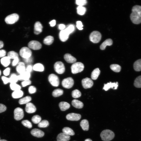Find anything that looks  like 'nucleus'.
<instances>
[{"instance_id": "obj_1", "label": "nucleus", "mask_w": 141, "mask_h": 141, "mask_svg": "<svg viewBox=\"0 0 141 141\" xmlns=\"http://www.w3.org/2000/svg\"><path fill=\"white\" fill-rule=\"evenodd\" d=\"M130 19L134 24H138L141 23V6L136 5L132 7Z\"/></svg>"}, {"instance_id": "obj_2", "label": "nucleus", "mask_w": 141, "mask_h": 141, "mask_svg": "<svg viewBox=\"0 0 141 141\" xmlns=\"http://www.w3.org/2000/svg\"><path fill=\"white\" fill-rule=\"evenodd\" d=\"M115 136L114 132L108 129L103 130L101 133L100 136L104 141H109L113 139Z\"/></svg>"}, {"instance_id": "obj_3", "label": "nucleus", "mask_w": 141, "mask_h": 141, "mask_svg": "<svg viewBox=\"0 0 141 141\" xmlns=\"http://www.w3.org/2000/svg\"><path fill=\"white\" fill-rule=\"evenodd\" d=\"M84 68V65L82 63L75 62L71 66V72L73 74H75L82 72Z\"/></svg>"}, {"instance_id": "obj_4", "label": "nucleus", "mask_w": 141, "mask_h": 141, "mask_svg": "<svg viewBox=\"0 0 141 141\" xmlns=\"http://www.w3.org/2000/svg\"><path fill=\"white\" fill-rule=\"evenodd\" d=\"M102 36L98 31H94L92 32L89 36L90 40L93 43H97L101 40Z\"/></svg>"}, {"instance_id": "obj_5", "label": "nucleus", "mask_w": 141, "mask_h": 141, "mask_svg": "<svg viewBox=\"0 0 141 141\" xmlns=\"http://www.w3.org/2000/svg\"><path fill=\"white\" fill-rule=\"evenodd\" d=\"M19 18V16L17 14L13 13L6 16L5 19V21L7 24H12L17 21Z\"/></svg>"}, {"instance_id": "obj_6", "label": "nucleus", "mask_w": 141, "mask_h": 141, "mask_svg": "<svg viewBox=\"0 0 141 141\" xmlns=\"http://www.w3.org/2000/svg\"><path fill=\"white\" fill-rule=\"evenodd\" d=\"M19 54L23 58H27L31 56L32 52L29 48L24 47L20 49Z\"/></svg>"}, {"instance_id": "obj_7", "label": "nucleus", "mask_w": 141, "mask_h": 141, "mask_svg": "<svg viewBox=\"0 0 141 141\" xmlns=\"http://www.w3.org/2000/svg\"><path fill=\"white\" fill-rule=\"evenodd\" d=\"M54 68L55 72L58 74H62L65 71V68L64 64L61 61L56 62L54 64Z\"/></svg>"}, {"instance_id": "obj_8", "label": "nucleus", "mask_w": 141, "mask_h": 141, "mask_svg": "<svg viewBox=\"0 0 141 141\" xmlns=\"http://www.w3.org/2000/svg\"><path fill=\"white\" fill-rule=\"evenodd\" d=\"M74 81L71 77H68L64 79L62 81V85L64 88L70 89L73 85Z\"/></svg>"}, {"instance_id": "obj_9", "label": "nucleus", "mask_w": 141, "mask_h": 141, "mask_svg": "<svg viewBox=\"0 0 141 141\" xmlns=\"http://www.w3.org/2000/svg\"><path fill=\"white\" fill-rule=\"evenodd\" d=\"M48 79L49 82L52 86L57 87L59 85V78L55 74H50L48 77Z\"/></svg>"}, {"instance_id": "obj_10", "label": "nucleus", "mask_w": 141, "mask_h": 141, "mask_svg": "<svg viewBox=\"0 0 141 141\" xmlns=\"http://www.w3.org/2000/svg\"><path fill=\"white\" fill-rule=\"evenodd\" d=\"M14 118L16 120H19L22 119L24 116L23 110L20 107L16 108L14 111Z\"/></svg>"}, {"instance_id": "obj_11", "label": "nucleus", "mask_w": 141, "mask_h": 141, "mask_svg": "<svg viewBox=\"0 0 141 141\" xmlns=\"http://www.w3.org/2000/svg\"><path fill=\"white\" fill-rule=\"evenodd\" d=\"M28 47L33 50H38L42 47V44L36 40H32L28 44Z\"/></svg>"}, {"instance_id": "obj_12", "label": "nucleus", "mask_w": 141, "mask_h": 141, "mask_svg": "<svg viewBox=\"0 0 141 141\" xmlns=\"http://www.w3.org/2000/svg\"><path fill=\"white\" fill-rule=\"evenodd\" d=\"M82 84L84 88L87 89L91 88L92 86L93 82L91 79L86 78L82 79Z\"/></svg>"}, {"instance_id": "obj_13", "label": "nucleus", "mask_w": 141, "mask_h": 141, "mask_svg": "<svg viewBox=\"0 0 141 141\" xmlns=\"http://www.w3.org/2000/svg\"><path fill=\"white\" fill-rule=\"evenodd\" d=\"M81 117V116L80 114L74 113L68 114L66 116V118L67 120L73 121H78Z\"/></svg>"}, {"instance_id": "obj_14", "label": "nucleus", "mask_w": 141, "mask_h": 141, "mask_svg": "<svg viewBox=\"0 0 141 141\" xmlns=\"http://www.w3.org/2000/svg\"><path fill=\"white\" fill-rule=\"evenodd\" d=\"M25 110L27 113H32L36 111V108L35 106L32 103L29 102L26 104Z\"/></svg>"}, {"instance_id": "obj_15", "label": "nucleus", "mask_w": 141, "mask_h": 141, "mask_svg": "<svg viewBox=\"0 0 141 141\" xmlns=\"http://www.w3.org/2000/svg\"><path fill=\"white\" fill-rule=\"evenodd\" d=\"M70 139V136L63 132L59 133L57 137V141H68Z\"/></svg>"}, {"instance_id": "obj_16", "label": "nucleus", "mask_w": 141, "mask_h": 141, "mask_svg": "<svg viewBox=\"0 0 141 141\" xmlns=\"http://www.w3.org/2000/svg\"><path fill=\"white\" fill-rule=\"evenodd\" d=\"M118 82L112 83L110 82L104 84L103 89L105 91H107L110 88H112L114 89H116L118 86Z\"/></svg>"}, {"instance_id": "obj_17", "label": "nucleus", "mask_w": 141, "mask_h": 141, "mask_svg": "<svg viewBox=\"0 0 141 141\" xmlns=\"http://www.w3.org/2000/svg\"><path fill=\"white\" fill-rule=\"evenodd\" d=\"M31 133L33 136L38 138L42 137L44 135V133L43 131L37 128H34L31 131Z\"/></svg>"}, {"instance_id": "obj_18", "label": "nucleus", "mask_w": 141, "mask_h": 141, "mask_svg": "<svg viewBox=\"0 0 141 141\" xmlns=\"http://www.w3.org/2000/svg\"><path fill=\"white\" fill-rule=\"evenodd\" d=\"M69 34L65 30H62L59 34V38L62 41L65 42L68 38Z\"/></svg>"}, {"instance_id": "obj_19", "label": "nucleus", "mask_w": 141, "mask_h": 141, "mask_svg": "<svg viewBox=\"0 0 141 141\" xmlns=\"http://www.w3.org/2000/svg\"><path fill=\"white\" fill-rule=\"evenodd\" d=\"M43 26L39 21L36 22L34 25V33L36 34H38L41 33L42 30Z\"/></svg>"}, {"instance_id": "obj_20", "label": "nucleus", "mask_w": 141, "mask_h": 141, "mask_svg": "<svg viewBox=\"0 0 141 141\" xmlns=\"http://www.w3.org/2000/svg\"><path fill=\"white\" fill-rule=\"evenodd\" d=\"M30 76V73L26 71L17 75L18 79L20 80H29Z\"/></svg>"}, {"instance_id": "obj_21", "label": "nucleus", "mask_w": 141, "mask_h": 141, "mask_svg": "<svg viewBox=\"0 0 141 141\" xmlns=\"http://www.w3.org/2000/svg\"><path fill=\"white\" fill-rule=\"evenodd\" d=\"M64 58L68 63H74L76 61V59L69 54H66L64 55Z\"/></svg>"}, {"instance_id": "obj_22", "label": "nucleus", "mask_w": 141, "mask_h": 141, "mask_svg": "<svg viewBox=\"0 0 141 141\" xmlns=\"http://www.w3.org/2000/svg\"><path fill=\"white\" fill-rule=\"evenodd\" d=\"M16 69L17 72L20 74L25 72L26 68L24 63L21 62H19Z\"/></svg>"}, {"instance_id": "obj_23", "label": "nucleus", "mask_w": 141, "mask_h": 141, "mask_svg": "<svg viewBox=\"0 0 141 141\" xmlns=\"http://www.w3.org/2000/svg\"><path fill=\"white\" fill-rule=\"evenodd\" d=\"M113 44V41L110 39H108L104 41L100 46V49L101 50H104L105 49L107 45L110 46Z\"/></svg>"}, {"instance_id": "obj_24", "label": "nucleus", "mask_w": 141, "mask_h": 141, "mask_svg": "<svg viewBox=\"0 0 141 141\" xmlns=\"http://www.w3.org/2000/svg\"><path fill=\"white\" fill-rule=\"evenodd\" d=\"M80 126L82 129L85 131L89 130V124L88 121L86 119H83L80 122Z\"/></svg>"}, {"instance_id": "obj_25", "label": "nucleus", "mask_w": 141, "mask_h": 141, "mask_svg": "<svg viewBox=\"0 0 141 141\" xmlns=\"http://www.w3.org/2000/svg\"><path fill=\"white\" fill-rule=\"evenodd\" d=\"M72 105L75 108L81 109L83 107V104L81 101L73 99L72 102Z\"/></svg>"}, {"instance_id": "obj_26", "label": "nucleus", "mask_w": 141, "mask_h": 141, "mask_svg": "<svg viewBox=\"0 0 141 141\" xmlns=\"http://www.w3.org/2000/svg\"><path fill=\"white\" fill-rule=\"evenodd\" d=\"M59 106L60 110L62 111H64L68 109L70 107V104L65 102H61L59 104Z\"/></svg>"}, {"instance_id": "obj_27", "label": "nucleus", "mask_w": 141, "mask_h": 141, "mask_svg": "<svg viewBox=\"0 0 141 141\" xmlns=\"http://www.w3.org/2000/svg\"><path fill=\"white\" fill-rule=\"evenodd\" d=\"M1 64L4 67H7L9 65L10 62V59L9 57L5 56L1 59Z\"/></svg>"}, {"instance_id": "obj_28", "label": "nucleus", "mask_w": 141, "mask_h": 141, "mask_svg": "<svg viewBox=\"0 0 141 141\" xmlns=\"http://www.w3.org/2000/svg\"><path fill=\"white\" fill-rule=\"evenodd\" d=\"M133 68L136 71H141V59L136 61L133 64Z\"/></svg>"}, {"instance_id": "obj_29", "label": "nucleus", "mask_w": 141, "mask_h": 141, "mask_svg": "<svg viewBox=\"0 0 141 141\" xmlns=\"http://www.w3.org/2000/svg\"><path fill=\"white\" fill-rule=\"evenodd\" d=\"M33 69L37 71L43 72L44 70V67L42 64L38 63L35 64L33 66Z\"/></svg>"}, {"instance_id": "obj_30", "label": "nucleus", "mask_w": 141, "mask_h": 141, "mask_svg": "<svg viewBox=\"0 0 141 141\" xmlns=\"http://www.w3.org/2000/svg\"><path fill=\"white\" fill-rule=\"evenodd\" d=\"M100 73V71L98 68L94 69L92 72L91 77L92 79L96 80L98 77Z\"/></svg>"}, {"instance_id": "obj_31", "label": "nucleus", "mask_w": 141, "mask_h": 141, "mask_svg": "<svg viewBox=\"0 0 141 141\" xmlns=\"http://www.w3.org/2000/svg\"><path fill=\"white\" fill-rule=\"evenodd\" d=\"M23 92L21 90H19L14 91L12 93V97L14 98H18L21 97L23 95Z\"/></svg>"}, {"instance_id": "obj_32", "label": "nucleus", "mask_w": 141, "mask_h": 141, "mask_svg": "<svg viewBox=\"0 0 141 141\" xmlns=\"http://www.w3.org/2000/svg\"><path fill=\"white\" fill-rule=\"evenodd\" d=\"M54 40L53 37L51 36H49L46 37L44 39V43L47 45L51 44L53 42Z\"/></svg>"}, {"instance_id": "obj_33", "label": "nucleus", "mask_w": 141, "mask_h": 141, "mask_svg": "<svg viewBox=\"0 0 141 141\" xmlns=\"http://www.w3.org/2000/svg\"><path fill=\"white\" fill-rule=\"evenodd\" d=\"M31 98L30 96H27L20 99L19 103L20 104H27L31 101Z\"/></svg>"}, {"instance_id": "obj_34", "label": "nucleus", "mask_w": 141, "mask_h": 141, "mask_svg": "<svg viewBox=\"0 0 141 141\" xmlns=\"http://www.w3.org/2000/svg\"><path fill=\"white\" fill-rule=\"evenodd\" d=\"M62 131L63 132L69 136H73L75 134V133L73 130L69 127H64Z\"/></svg>"}, {"instance_id": "obj_35", "label": "nucleus", "mask_w": 141, "mask_h": 141, "mask_svg": "<svg viewBox=\"0 0 141 141\" xmlns=\"http://www.w3.org/2000/svg\"><path fill=\"white\" fill-rule=\"evenodd\" d=\"M63 93L62 90L58 89L54 90L52 92V95L54 97H57L62 95Z\"/></svg>"}, {"instance_id": "obj_36", "label": "nucleus", "mask_w": 141, "mask_h": 141, "mask_svg": "<svg viewBox=\"0 0 141 141\" xmlns=\"http://www.w3.org/2000/svg\"><path fill=\"white\" fill-rule=\"evenodd\" d=\"M134 85L137 88H141V75L137 77L135 80Z\"/></svg>"}, {"instance_id": "obj_37", "label": "nucleus", "mask_w": 141, "mask_h": 141, "mask_svg": "<svg viewBox=\"0 0 141 141\" xmlns=\"http://www.w3.org/2000/svg\"><path fill=\"white\" fill-rule=\"evenodd\" d=\"M110 67L112 70L116 72H120L121 69V67L120 65L116 64H111Z\"/></svg>"}, {"instance_id": "obj_38", "label": "nucleus", "mask_w": 141, "mask_h": 141, "mask_svg": "<svg viewBox=\"0 0 141 141\" xmlns=\"http://www.w3.org/2000/svg\"><path fill=\"white\" fill-rule=\"evenodd\" d=\"M9 78L10 83H16L18 80L17 75L14 73L12 74Z\"/></svg>"}, {"instance_id": "obj_39", "label": "nucleus", "mask_w": 141, "mask_h": 141, "mask_svg": "<svg viewBox=\"0 0 141 141\" xmlns=\"http://www.w3.org/2000/svg\"><path fill=\"white\" fill-rule=\"evenodd\" d=\"M77 13L80 15H84L86 10V8L82 6H79L77 8Z\"/></svg>"}, {"instance_id": "obj_40", "label": "nucleus", "mask_w": 141, "mask_h": 141, "mask_svg": "<svg viewBox=\"0 0 141 141\" xmlns=\"http://www.w3.org/2000/svg\"><path fill=\"white\" fill-rule=\"evenodd\" d=\"M49 125V123L47 120H44L40 121L38 124V126L40 128L48 127Z\"/></svg>"}, {"instance_id": "obj_41", "label": "nucleus", "mask_w": 141, "mask_h": 141, "mask_svg": "<svg viewBox=\"0 0 141 141\" xmlns=\"http://www.w3.org/2000/svg\"><path fill=\"white\" fill-rule=\"evenodd\" d=\"M10 87L11 89L14 91L20 90L21 88L20 86L16 83H10Z\"/></svg>"}, {"instance_id": "obj_42", "label": "nucleus", "mask_w": 141, "mask_h": 141, "mask_svg": "<svg viewBox=\"0 0 141 141\" xmlns=\"http://www.w3.org/2000/svg\"><path fill=\"white\" fill-rule=\"evenodd\" d=\"M41 118L38 115H35L33 116L31 120L34 124L39 123L41 121Z\"/></svg>"}, {"instance_id": "obj_43", "label": "nucleus", "mask_w": 141, "mask_h": 141, "mask_svg": "<svg viewBox=\"0 0 141 141\" xmlns=\"http://www.w3.org/2000/svg\"><path fill=\"white\" fill-rule=\"evenodd\" d=\"M7 56L10 59H14L16 57H18V54L14 51H11L8 53Z\"/></svg>"}, {"instance_id": "obj_44", "label": "nucleus", "mask_w": 141, "mask_h": 141, "mask_svg": "<svg viewBox=\"0 0 141 141\" xmlns=\"http://www.w3.org/2000/svg\"><path fill=\"white\" fill-rule=\"evenodd\" d=\"M72 97L74 98H77L80 97L81 95L80 92L77 89L73 90L72 93Z\"/></svg>"}, {"instance_id": "obj_45", "label": "nucleus", "mask_w": 141, "mask_h": 141, "mask_svg": "<svg viewBox=\"0 0 141 141\" xmlns=\"http://www.w3.org/2000/svg\"><path fill=\"white\" fill-rule=\"evenodd\" d=\"M21 123L24 126L28 128H30L32 127L31 123L28 120H24L22 121Z\"/></svg>"}, {"instance_id": "obj_46", "label": "nucleus", "mask_w": 141, "mask_h": 141, "mask_svg": "<svg viewBox=\"0 0 141 141\" xmlns=\"http://www.w3.org/2000/svg\"><path fill=\"white\" fill-rule=\"evenodd\" d=\"M74 30L75 27L74 25H70L69 26L65 29V30L69 34H70L73 32Z\"/></svg>"}, {"instance_id": "obj_47", "label": "nucleus", "mask_w": 141, "mask_h": 141, "mask_svg": "<svg viewBox=\"0 0 141 141\" xmlns=\"http://www.w3.org/2000/svg\"><path fill=\"white\" fill-rule=\"evenodd\" d=\"M87 1L86 0H76V3L79 6H82L86 4Z\"/></svg>"}, {"instance_id": "obj_48", "label": "nucleus", "mask_w": 141, "mask_h": 141, "mask_svg": "<svg viewBox=\"0 0 141 141\" xmlns=\"http://www.w3.org/2000/svg\"><path fill=\"white\" fill-rule=\"evenodd\" d=\"M29 92L30 94H33L36 92V88L34 86H31L28 88Z\"/></svg>"}, {"instance_id": "obj_49", "label": "nucleus", "mask_w": 141, "mask_h": 141, "mask_svg": "<svg viewBox=\"0 0 141 141\" xmlns=\"http://www.w3.org/2000/svg\"><path fill=\"white\" fill-rule=\"evenodd\" d=\"M31 84V81L29 80H24L21 83V84L23 87H25Z\"/></svg>"}, {"instance_id": "obj_50", "label": "nucleus", "mask_w": 141, "mask_h": 141, "mask_svg": "<svg viewBox=\"0 0 141 141\" xmlns=\"http://www.w3.org/2000/svg\"><path fill=\"white\" fill-rule=\"evenodd\" d=\"M77 28L80 30H81L83 29L82 27L83 26V25L82 23L80 21H78L77 22Z\"/></svg>"}, {"instance_id": "obj_51", "label": "nucleus", "mask_w": 141, "mask_h": 141, "mask_svg": "<svg viewBox=\"0 0 141 141\" xmlns=\"http://www.w3.org/2000/svg\"><path fill=\"white\" fill-rule=\"evenodd\" d=\"M7 107L5 105L0 103V113L5 111Z\"/></svg>"}, {"instance_id": "obj_52", "label": "nucleus", "mask_w": 141, "mask_h": 141, "mask_svg": "<svg viewBox=\"0 0 141 141\" xmlns=\"http://www.w3.org/2000/svg\"><path fill=\"white\" fill-rule=\"evenodd\" d=\"M1 79L3 81L4 84H7L9 82V78H7L5 76H3L2 77Z\"/></svg>"}, {"instance_id": "obj_53", "label": "nucleus", "mask_w": 141, "mask_h": 141, "mask_svg": "<svg viewBox=\"0 0 141 141\" xmlns=\"http://www.w3.org/2000/svg\"><path fill=\"white\" fill-rule=\"evenodd\" d=\"M10 68L9 67L7 68L3 71V74L5 76L9 75L10 74Z\"/></svg>"}, {"instance_id": "obj_54", "label": "nucleus", "mask_w": 141, "mask_h": 141, "mask_svg": "<svg viewBox=\"0 0 141 141\" xmlns=\"http://www.w3.org/2000/svg\"><path fill=\"white\" fill-rule=\"evenodd\" d=\"M19 58L18 57H16L14 59L12 62V65L15 66L19 63Z\"/></svg>"}, {"instance_id": "obj_55", "label": "nucleus", "mask_w": 141, "mask_h": 141, "mask_svg": "<svg viewBox=\"0 0 141 141\" xmlns=\"http://www.w3.org/2000/svg\"><path fill=\"white\" fill-rule=\"evenodd\" d=\"M24 61L26 63H31L33 61V59L32 57L27 58H24Z\"/></svg>"}, {"instance_id": "obj_56", "label": "nucleus", "mask_w": 141, "mask_h": 141, "mask_svg": "<svg viewBox=\"0 0 141 141\" xmlns=\"http://www.w3.org/2000/svg\"><path fill=\"white\" fill-rule=\"evenodd\" d=\"M32 69L33 67L31 65L29 64L27 66L26 68V71L30 73L32 71Z\"/></svg>"}, {"instance_id": "obj_57", "label": "nucleus", "mask_w": 141, "mask_h": 141, "mask_svg": "<svg viewBox=\"0 0 141 141\" xmlns=\"http://www.w3.org/2000/svg\"><path fill=\"white\" fill-rule=\"evenodd\" d=\"M6 54V51L4 50H0V57H3Z\"/></svg>"}, {"instance_id": "obj_58", "label": "nucleus", "mask_w": 141, "mask_h": 141, "mask_svg": "<svg viewBox=\"0 0 141 141\" xmlns=\"http://www.w3.org/2000/svg\"><path fill=\"white\" fill-rule=\"evenodd\" d=\"M56 21L55 20H52L49 22V24L50 25L51 27L54 26L56 24Z\"/></svg>"}, {"instance_id": "obj_59", "label": "nucleus", "mask_w": 141, "mask_h": 141, "mask_svg": "<svg viewBox=\"0 0 141 141\" xmlns=\"http://www.w3.org/2000/svg\"><path fill=\"white\" fill-rule=\"evenodd\" d=\"M65 25L63 24H60L58 26V28L60 30H63L65 28Z\"/></svg>"}, {"instance_id": "obj_60", "label": "nucleus", "mask_w": 141, "mask_h": 141, "mask_svg": "<svg viewBox=\"0 0 141 141\" xmlns=\"http://www.w3.org/2000/svg\"><path fill=\"white\" fill-rule=\"evenodd\" d=\"M4 46V43L3 42L0 40V49L3 47Z\"/></svg>"}, {"instance_id": "obj_61", "label": "nucleus", "mask_w": 141, "mask_h": 141, "mask_svg": "<svg viewBox=\"0 0 141 141\" xmlns=\"http://www.w3.org/2000/svg\"><path fill=\"white\" fill-rule=\"evenodd\" d=\"M85 141H92V140L90 139V138H88L86 139Z\"/></svg>"}, {"instance_id": "obj_62", "label": "nucleus", "mask_w": 141, "mask_h": 141, "mask_svg": "<svg viewBox=\"0 0 141 141\" xmlns=\"http://www.w3.org/2000/svg\"><path fill=\"white\" fill-rule=\"evenodd\" d=\"M0 141H8L5 139H1Z\"/></svg>"}, {"instance_id": "obj_63", "label": "nucleus", "mask_w": 141, "mask_h": 141, "mask_svg": "<svg viewBox=\"0 0 141 141\" xmlns=\"http://www.w3.org/2000/svg\"><path fill=\"white\" fill-rule=\"evenodd\" d=\"M1 70H0V76L1 75Z\"/></svg>"}, {"instance_id": "obj_64", "label": "nucleus", "mask_w": 141, "mask_h": 141, "mask_svg": "<svg viewBox=\"0 0 141 141\" xmlns=\"http://www.w3.org/2000/svg\"><path fill=\"white\" fill-rule=\"evenodd\" d=\"M0 139H1V138H0V140H1Z\"/></svg>"}]
</instances>
